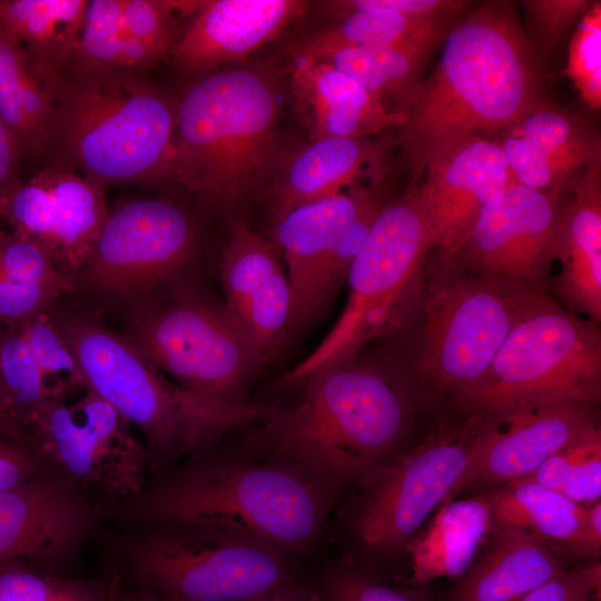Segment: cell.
<instances>
[{
    "instance_id": "obj_23",
    "label": "cell",
    "mask_w": 601,
    "mask_h": 601,
    "mask_svg": "<svg viewBox=\"0 0 601 601\" xmlns=\"http://www.w3.org/2000/svg\"><path fill=\"white\" fill-rule=\"evenodd\" d=\"M561 207L554 247L559 272L549 294L565 309L601 322V160L589 165Z\"/></svg>"
},
{
    "instance_id": "obj_31",
    "label": "cell",
    "mask_w": 601,
    "mask_h": 601,
    "mask_svg": "<svg viewBox=\"0 0 601 601\" xmlns=\"http://www.w3.org/2000/svg\"><path fill=\"white\" fill-rule=\"evenodd\" d=\"M461 14L410 16L385 9H357L339 12L335 22L305 38L297 47L296 55L337 45L363 47L428 46L434 48Z\"/></svg>"
},
{
    "instance_id": "obj_46",
    "label": "cell",
    "mask_w": 601,
    "mask_h": 601,
    "mask_svg": "<svg viewBox=\"0 0 601 601\" xmlns=\"http://www.w3.org/2000/svg\"><path fill=\"white\" fill-rule=\"evenodd\" d=\"M471 2L460 0H343L326 4L335 13L357 9H385L410 16H457L465 12Z\"/></svg>"
},
{
    "instance_id": "obj_50",
    "label": "cell",
    "mask_w": 601,
    "mask_h": 601,
    "mask_svg": "<svg viewBox=\"0 0 601 601\" xmlns=\"http://www.w3.org/2000/svg\"><path fill=\"white\" fill-rule=\"evenodd\" d=\"M587 530L590 542L597 553H600L601 546V502H594L592 506L587 508Z\"/></svg>"
},
{
    "instance_id": "obj_1",
    "label": "cell",
    "mask_w": 601,
    "mask_h": 601,
    "mask_svg": "<svg viewBox=\"0 0 601 601\" xmlns=\"http://www.w3.org/2000/svg\"><path fill=\"white\" fill-rule=\"evenodd\" d=\"M298 386L296 405L244 431L234 447L297 466L334 501L403 451L426 403L387 349H362Z\"/></svg>"
},
{
    "instance_id": "obj_25",
    "label": "cell",
    "mask_w": 601,
    "mask_h": 601,
    "mask_svg": "<svg viewBox=\"0 0 601 601\" xmlns=\"http://www.w3.org/2000/svg\"><path fill=\"white\" fill-rule=\"evenodd\" d=\"M61 73L0 26V121L22 156L49 151Z\"/></svg>"
},
{
    "instance_id": "obj_5",
    "label": "cell",
    "mask_w": 601,
    "mask_h": 601,
    "mask_svg": "<svg viewBox=\"0 0 601 601\" xmlns=\"http://www.w3.org/2000/svg\"><path fill=\"white\" fill-rule=\"evenodd\" d=\"M279 90L263 67L210 70L176 98L170 180L233 210L283 161Z\"/></svg>"
},
{
    "instance_id": "obj_6",
    "label": "cell",
    "mask_w": 601,
    "mask_h": 601,
    "mask_svg": "<svg viewBox=\"0 0 601 601\" xmlns=\"http://www.w3.org/2000/svg\"><path fill=\"white\" fill-rule=\"evenodd\" d=\"M105 539L106 569L157 601H267L312 579L299 559L254 535L158 522Z\"/></svg>"
},
{
    "instance_id": "obj_52",
    "label": "cell",
    "mask_w": 601,
    "mask_h": 601,
    "mask_svg": "<svg viewBox=\"0 0 601 601\" xmlns=\"http://www.w3.org/2000/svg\"><path fill=\"white\" fill-rule=\"evenodd\" d=\"M3 326L0 324V333L2 332ZM0 428L8 431L14 434H28L23 428L16 424L3 411L0 405Z\"/></svg>"
},
{
    "instance_id": "obj_40",
    "label": "cell",
    "mask_w": 601,
    "mask_h": 601,
    "mask_svg": "<svg viewBox=\"0 0 601 601\" xmlns=\"http://www.w3.org/2000/svg\"><path fill=\"white\" fill-rule=\"evenodd\" d=\"M313 583L319 601H430L422 594L386 585L346 563H328Z\"/></svg>"
},
{
    "instance_id": "obj_43",
    "label": "cell",
    "mask_w": 601,
    "mask_h": 601,
    "mask_svg": "<svg viewBox=\"0 0 601 601\" xmlns=\"http://www.w3.org/2000/svg\"><path fill=\"white\" fill-rule=\"evenodd\" d=\"M46 473L52 472L29 434L0 428V492Z\"/></svg>"
},
{
    "instance_id": "obj_21",
    "label": "cell",
    "mask_w": 601,
    "mask_h": 601,
    "mask_svg": "<svg viewBox=\"0 0 601 601\" xmlns=\"http://www.w3.org/2000/svg\"><path fill=\"white\" fill-rule=\"evenodd\" d=\"M306 7L299 0L200 1L169 58L186 75L243 60L274 40Z\"/></svg>"
},
{
    "instance_id": "obj_47",
    "label": "cell",
    "mask_w": 601,
    "mask_h": 601,
    "mask_svg": "<svg viewBox=\"0 0 601 601\" xmlns=\"http://www.w3.org/2000/svg\"><path fill=\"white\" fill-rule=\"evenodd\" d=\"M598 436H601V431L558 451L543 461L532 473L522 479L560 492L572 464L582 454L589 443Z\"/></svg>"
},
{
    "instance_id": "obj_35",
    "label": "cell",
    "mask_w": 601,
    "mask_h": 601,
    "mask_svg": "<svg viewBox=\"0 0 601 601\" xmlns=\"http://www.w3.org/2000/svg\"><path fill=\"white\" fill-rule=\"evenodd\" d=\"M282 268L280 254L274 242L255 233L247 224L236 221L220 262L227 309L235 314Z\"/></svg>"
},
{
    "instance_id": "obj_7",
    "label": "cell",
    "mask_w": 601,
    "mask_h": 601,
    "mask_svg": "<svg viewBox=\"0 0 601 601\" xmlns=\"http://www.w3.org/2000/svg\"><path fill=\"white\" fill-rule=\"evenodd\" d=\"M540 295L506 290L430 254L386 349L426 403L452 405L481 380Z\"/></svg>"
},
{
    "instance_id": "obj_42",
    "label": "cell",
    "mask_w": 601,
    "mask_h": 601,
    "mask_svg": "<svg viewBox=\"0 0 601 601\" xmlns=\"http://www.w3.org/2000/svg\"><path fill=\"white\" fill-rule=\"evenodd\" d=\"M349 76L384 101L392 98L391 86L368 48L337 45L303 53Z\"/></svg>"
},
{
    "instance_id": "obj_16",
    "label": "cell",
    "mask_w": 601,
    "mask_h": 601,
    "mask_svg": "<svg viewBox=\"0 0 601 601\" xmlns=\"http://www.w3.org/2000/svg\"><path fill=\"white\" fill-rule=\"evenodd\" d=\"M109 211L102 187L57 160L28 179L18 175L0 197V221L41 248L70 280Z\"/></svg>"
},
{
    "instance_id": "obj_41",
    "label": "cell",
    "mask_w": 601,
    "mask_h": 601,
    "mask_svg": "<svg viewBox=\"0 0 601 601\" xmlns=\"http://www.w3.org/2000/svg\"><path fill=\"white\" fill-rule=\"evenodd\" d=\"M530 42L541 59L550 55L570 33L593 1L525 0L521 1Z\"/></svg>"
},
{
    "instance_id": "obj_13",
    "label": "cell",
    "mask_w": 601,
    "mask_h": 601,
    "mask_svg": "<svg viewBox=\"0 0 601 601\" xmlns=\"http://www.w3.org/2000/svg\"><path fill=\"white\" fill-rule=\"evenodd\" d=\"M493 418L471 415L445 424L358 483L363 494L351 526L364 550L383 556L406 545L447 500Z\"/></svg>"
},
{
    "instance_id": "obj_28",
    "label": "cell",
    "mask_w": 601,
    "mask_h": 601,
    "mask_svg": "<svg viewBox=\"0 0 601 601\" xmlns=\"http://www.w3.org/2000/svg\"><path fill=\"white\" fill-rule=\"evenodd\" d=\"M495 528H516L532 533L553 550L594 556L587 531V506L560 492L520 479L482 493Z\"/></svg>"
},
{
    "instance_id": "obj_8",
    "label": "cell",
    "mask_w": 601,
    "mask_h": 601,
    "mask_svg": "<svg viewBox=\"0 0 601 601\" xmlns=\"http://www.w3.org/2000/svg\"><path fill=\"white\" fill-rule=\"evenodd\" d=\"M176 99L144 75L61 73L48 152L104 189L170 179Z\"/></svg>"
},
{
    "instance_id": "obj_39",
    "label": "cell",
    "mask_w": 601,
    "mask_h": 601,
    "mask_svg": "<svg viewBox=\"0 0 601 601\" xmlns=\"http://www.w3.org/2000/svg\"><path fill=\"white\" fill-rule=\"evenodd\" d=\"M565 72L581 100L593 110L601 107V2L575 24L568 50Z\"/></svg>"
},
{
    "instance_id": "obj_20",
    "label": "cell",
    "mask_w": 601,
    "mask_h": 601,
    "mask_svg": "<svg viewBox=\"0 0 601 601\" xmlns=\"http://www.w3.org/2000/svg\"><path fill=\"white\" fill-rule=\"evenodd\" d=\"M514 184L569 193L589 165L601 160L600 136L588 120L544 100L496 139Z\"/></svg>"
},
{
    "instance_id": "obj_24",
    "label": "cell",
    "mask_w": 601,
    "mask_h": 601,
    "mask_svg": "<svg viewBox=\"0 0 601 601\" xmlns=\"http://www.w3.org/2000/svg\"><path fill=\"white\" fill-rule=\"evenodd\" d=\"M290 87L296 114L312 140L370 137L402 124L398 112L356 80L306 55H296Z\"/></svg>"
},
{
    "instance_id": "obj_30",
    "label": "cell",
    "mask_w": 601,
    "mask_h": 601,
    "mask_svg": "<svg viewBox=\"0 0 601 601\" xmlns=\"http://www.w3.org/2000/svg\"><path fill=\"white\" fill-rule=\"evenodd\" d=\"M72 295L71 280L43 250L0 221V324L17 327Z\"/></svg>"
},
{
    "instance_id": "obj_36",
    "label": "cell",
    "mask_w": 601,
    "mask_h": 601,
    "mask_svg": "<svg viewBox=\"0 0 601 601\" xmlns=\"http://www.w3.org/2000/svg\"><path fill=\"white\" fill-rule=\"evenodd\" d=\"M118 583L119 577L110 569L82 579L16 561L0 564V601H110Z\"/></svg>"
},
{
    "instance_id": "obj_4",
    "label": "cell",
    "mask_w": 601,
    "mask_h": 601,
    "mask_svg": "<svg viewBox=\"0 0 601 601\" xmlns=\"http://www.w3.org/2000/svg\"><path fill=\"white\" fill-rule=\"evenodd\" d=\"M47 312L75 355L86 390L141 432L150 476L269 421L282 408L264 402L226 403L173 383L85 303L61 299Z\"/></svg>"
},
{
    "instance_id": "obj_17",
    "label": "cell",
    "mask_w": 601,
    "mask_h": 601,
    "mask_svg": "<svg viewBox=\"0 0 601 601\" xmlns=\"http://www.w3.org/2000/svg\"><path fill=\"white\" fill-rule=\"evenodd\" d=\"M105 522L89 496L57 475L23 481L0 492V564L70 575Z\"/></svg>"
},
{
    "instance_id": "obj_26",
    "label": "cell",
    "mask_w": 601,
    "mask_h": 601,
    "mask_svg": "<svg viewBox=\"0 0 601 601\" xmlns=\"http://www.w3.org/2000/svg\"><path fill=\"white\" fill-rule=\"evenodd\" d=\"M383 146L368 137L324 138L298 151L270 186L274 223L294 208L335 196L380 169Z\"/></svg>"
},
{
    "instance_id": "obj_14",
    "label": "cell",
    "mask_w": 601,
    "mask_h": 601,
    "mask_svg": "<svg viewBox=\"0 0 601 601\" xmlns=\"http://www.w3.org/2000/svg\"><path fill=\"white\" fill-rule=\"evenodd\" d=\"M131 424L86 390L75 403L47 404L27 432L58 477L89 496L105 515L146 486L148 455Z\"/></svg>"
},
{
    "instance_id": "obj_3",
    "label": "cell",
    "mask_w": 601,
    "mask_h": 601,
    "mask_svg": "<svg viewBox=\"0 0 601 601\" xmlns=\"http://www.w3.org/2000/svg\"><path fill=\"white\" fill-rule=\"evenodd\" d=\"M332 500L297 466L221 443L151 475L110 510L117 529L158 522L213 525L259 538L299 559L317 546Z\"/></svg>"
},
{
    "instance_id": "obj_48",
    "label": "cell",
    "mask_w": 601,
    "mask_h": 601,
    "mask_svg": "<svg viewBox=\"0 0 601 601\" xmlns=\"http://www.w3.org/2000/svg\"><path fill=\"white\" fill-rule=\"evenodd\" d=\"M22 157L17 140L0 121V197L6 187L18 176L17 169Z\"/></svg>"
},
{
    "instance_id": "obj_49",
    "label": "cell",
    "mask_w": 601,
    "mask_h": 601,
    "mask_svg": "<svg viewBox=\"0 0 601 601\" xmlns=\"http://www.w3.org/2000/svg\"><path fill=\"white\" fill-rule=\"evenodd\" d=\"M267 601H319V599L312 577L311 580L285 590Z\"/></svg>"
},
{
    "instance_id": "obj_27",
    "label": "cell",
    "mask_w": 601,
    "mask_h": 601,
    "mask_svg": "<svg viewBox=\"0 0 601 601\" xmlns=\"http://www.w3.org/2000/svg\"><path fill=\"white\" fill-rule=\"evenodd\" d=\"M489 542L449 601H513L566 569L548 543L528 531L495 528Z\"/></svg>"
},
{
    "instance_id": "obj_12",
    "label": "cell",
    "mask_w": 601,
    "mask_h": 601,
    "mask_svg": "<svg viewBox=\"0 0 601 601\" xmlns=\"http://www.w3.org/2000/svg\"><path fill=\"white\" fill-rule=\"evenodd\" d=\"M196 247V226L179 206L164 199L126 203L109 211L71 279L73 295L99 312L105 306L132 311L161 296L189 265Z\"/></svg>"
},
{
    "instance_id": "obj_32",
    "label": "cell",
    "mask_w": 601,
    "mask_h": 601,
    "mask_svg": "<svg viewBox=\"0 0 601 601\" xmlns=\"http://www.w3.org/2000/svg\"><path fill=\"white\" fill-rule=\"evenodd\" d=\"M88 0H0V26L38 59L66 71L72 62Z\"/></svg>"
},
{
    "instance_id": "obj_22",
    "label": "cell",
    "mask_w": 601,
    "mask_h": 601,
    "mask_svg": "<svg viewBox=\"0 0 601 601\" xmlns=\"http://www.w3.org/2000/svg\"><path fill=\"white\" fill-rule=\"evenodd\" d=\"M382 205L366 187L351 186L323 199L300 205L275 221L274 244L287 267L292 293V327L311 322L317 279L351 225Z\"/></svg>"
},
{
    "instance_id": "obj_19",
    "label": "cell",
    "mask_w": 601,
    "mask_h": 601,
    "mask_svg": "<svg viewBox=\"0 0 601 601\" xmlns=\"http://www.w3.org/2000/svg\"><path fill=\"white\" fill-rule=\"evenodd\" d=\"M598 431L597 405L563 403L494 417L447 500L525 477L552 454Z\"/></svg>"
},
{
    "instance_id": "obj_29",
    "label": "cell",
    "mask_w": 601,
    "mask_h": 601,
    "mask_svg": "<svg viewBox=\"0 0 601 601\" xmlns=\"http://www.w3.org/2000/svg\"><path fill=\"white\" fill-rule=\"evenodd\" d=\"M494 529L482 494L442 503L430 524L404 546L414 578L425 582L442 575L461 577Z\"/></svg>"
},
{
    "instance_id": "obj_51",
    "label": "cell",
    "mask_w": 601,
    "mask_h": 601,
    "mask_svg": "<svg viewBox=\"0 0 601 601\" xmlns=\"http://www.w3.org/2000/svg\"><path fill=\"white\" fill-rule=\"evenodd\" d=\"M110 601H157L149 594L126 587L119 579V583Z\"/></svg>"
},
{
    "instance_id": "obj_9",
    "label": "cell",
    "mask_w": 601,
    "mask_h": 601,
    "mask_svg": "<svg viewBox=\"0 0 601 601\" xmlns=\"http://www.w3.org/2000/svg\"><path fill=\"white\" fill-rule=\"evenodd\" d=\"M601 397L600 323L571 313L550 294L521 312L481 380L452 406L461 416H503Z\"/></svg>"
},
{
    "instance_id": "obj_10",
    "label": "cell",
    "mask_w": 601,
    "mask_h": 601,
    "mask_svg": "<svg viewBox=\"0 0 601 601\" xmlns=\"http://www.w3.org/2000/svg\"><path fill=\"white\" fill-rule=\"evenodd\" d=\"M432 253L428 226L412 184L383 204L348 275L347 304L331 332L299 364L280 378L298 386L307 377L358 354L370 341L395 327L424 264Z\"/></svg>"
},
{
    "instance_id": "obj_38",
    "label": "cell",
    "mask_w": 601,
    "mask_h": 601,
    "mask_svg": "<svg viewBox=\"0 0 601 601\" xmlns=\"http://www.w3.org/2000/svg\"><path fill=\"white\" fill-rule=\"evenodd\" d=\"M13 328L27 342L47 385L58 401L66 402L68 397L86 391L76 357L47 311Z\"/></svg>"
},
{
    "instance_id": "obj_34",
    "label": "cell",
    "mask_w": 601,
    "mask_h": 601,
    "mask_svg": "<svg viewBox=\"0 0 601 601\" xmlns=\"http://www.w3.org/2000/svg\"><path fill=\"white\" fill-rule=\"evenodd\" d=\"M58 401L47 385L23 337L14 328L0 333V405L27 432L37 414Z\"/></svg>"
},
{
    "instance_id": "obj_18",
    "label": "cell",
    "mask_w": 601,
    "mask_h": 601,
    "mask_svg": "<svg viewBox=\"0 0 601 601\" xmlns=\"http://www.w3.org/2000/svg\"><path fill=\"white\" fill-rule=\"evenodd\" d=\"M424 171L418 195L431 254L447 263L465 244L489 201L514 183L500 145L482 137L454 146L432 159Z\"/></svg>"
},
{
    "instance_id": "obj_53",
    "label": "cell",
    "mask_w": 601,
    "mask_h": 601,
    "mask_svg": "<svg viewBox=\"0 0 601 601\" xmlns=\"http://www.w3.org/2000/svg\"><path fill=\"white\" fill-rule=\"evenodd\" d=\"M590 601H600L599 600V597L597 598V595L592 597Z\"/></svg>"
},
{
    "instance_id": "obj_44",
    "label": "cell",
    "mask_w": 601,
    "mask_h": 601,
    "mask_svg": "<svg viewBox=\"0 0 601 601\" xmlns=\"http://www.w3.org/2000/svg\"><path fill=\"white\" fill-rule=\"evenodd\" d=\"M600 562L564 569L513 601H590L600 590Z\"/></svg>"
},
{
    "instance_id": "obj_37",
    "label": "cell",
    "mask_w": 601,
    "mask_h": 601,
    "mask_svg": "<svg viewBox=\"0 0 601 601\" xmlns=\"http://www.w3.org/2000/svg\"><path fill=\"white\" fill-rule=\"evenodd\" d=\"M233 315L263 363L269 362L290 331L292 293L284 269L250 295Z\"/></svg>"
},
{
    "instance_id": "obj_33",
    "label": "cell",
    "mask_w": 601,
    "mask_h": 601,
    "mask_svg": "<svg viewBox=\"0 0 601 601\" xmlns=\"http://www.w3.org/2000/svg\"><path fill=\"white\" fill-rule=\"evenodd\" d=\"M165 60L125 26L121 0H88L68 69L128 71L144 75Z\"/></svg>"
},
{
    "instance_id": "obj_45",
    "label": "cell",
    "mask_w": 601,
    "mask_h": 601,
    "mask_svg": "<svg viewBox=\"0 0 601 601\" xmlns=\"http://www.w3.org/2000/svg\"><path fill=\"white\" fill-rule=\"evenodd\" d=\"M560 493L584 505L601 496V436L592 440L570 467Z\"/></svg>"
},
{
    "instance_id": "obj_2",
    "label": "cell",
    "mask_w": 601,
    "mask_h": 601,
    "mask_svg": "<svg viewBox=\"0 0 601 601\" xmlns=\"http://www.w3.org/2000/svg\"><path fill=\"white\" fill-rule=\"evenodd\" d=\"M442 40L435 67L394 109L414 178L464 140L495 139L548 99L541 59L513 2L474 6Z\"/></svg>"
},
{
    "instance_id": "obj_11",
    "label": "cell",
    "mask_w": 601,
    "mask_h": 601,
    "mask_svg": "<svg viewBox=\"0 0 601 601\" xmlns=\"http://www.w3.org/2000/svg\"><path fill=\"white\" fill-rule=\"evenodd\" d=\"M122 336L181 387L226 403L248 402L264 365L225 304L191 295L162 294L132 309Z\"/></svg>"
},
{
    "instance_id": "obj_15",
    "label": "cell",
    "mask_w": 601,
    "mask_h": 601,
    "mask_svg": "<svg viewBox=\"0 0 601 601\" xmlns=\"http://www.w3.org/2000/svg\"><path fill=\"white\" fill-rule=\"evenodd\" d=\"M562 194L512 184L447 264L518 294H549Z\"/></svg>"
}]
</instances>
